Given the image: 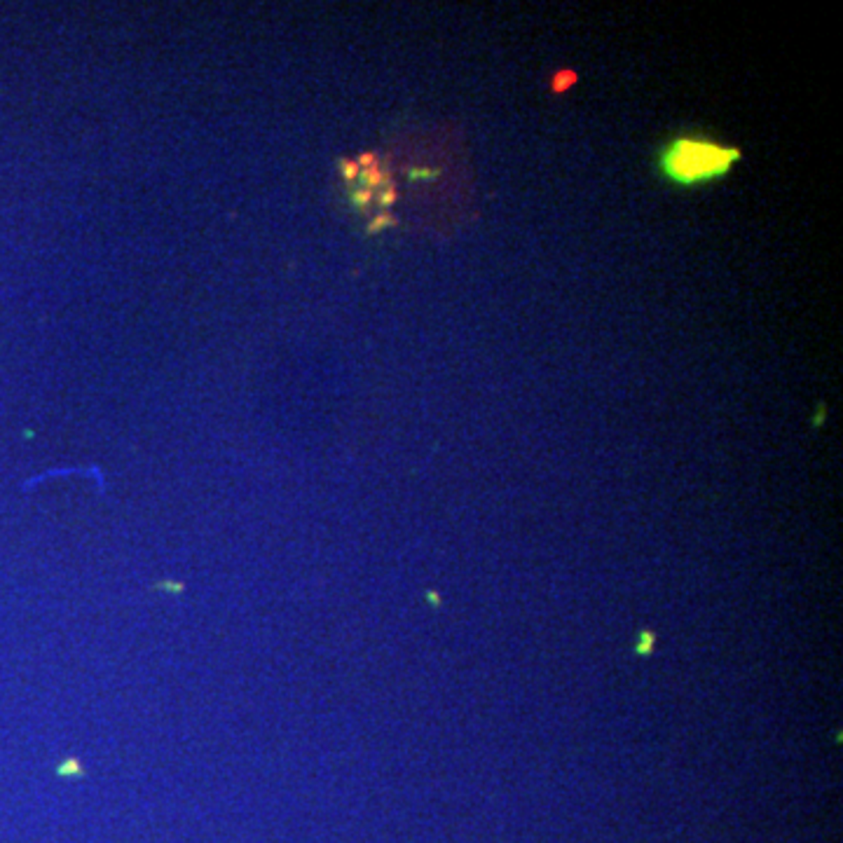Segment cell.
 <instances>
[{"label": "cell", "instance_id": "6da1fadb", "mask_svg": "<svg viewBox=\"0 0 843 843\" xmlns=\"http://www.w3.org/2000/svg\"><path fill=\"white\" fill-rule=\"evenodd\" d=\"M740 159V148L724 145L712 139L677 136L658 150V171L668 183L680 188H696L719 181Z\"/></svg>", "mask_w": 843, "mask_h": 843}, {"label": "cell", "instance_id": "7a4b0ae2", "mask_svg": "<svg viewBox=\"0 0 843 843\" xmlns=\"http://www.w3.org/2000/svg\"><path fill=\"white\" fill-rule=\"evenodd\" d=\"M574 80H576V76H574V73H571V71H560L558 76L553 78V85H556V87H553V89H556V91L567 89L569 85L574 82Z\"/></svg>", "mask_w": 843, "mask_h": 843}]
</instances>
